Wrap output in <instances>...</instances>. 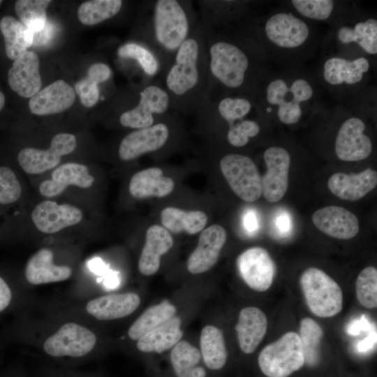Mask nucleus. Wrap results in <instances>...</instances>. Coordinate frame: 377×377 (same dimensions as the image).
<instances>
[{"mask_svg": "<svg viewBox=\"0 0 377 377\" xmlns=\"http://www.w3.org/2000/svg\"><path fill=\"white\" fill-rule=\"evenodd\" d=\"M206 36L207 28L199 20L160 77L169 96L171 110L184 114L195 112L207 98L209 62Z\"/></svg>", "mask_w": 377, "mask_h": 377, "instance_id": "1", "label": "nucleus"}, {"mask_svg": "<svg viewBox=\"0 0 377 377\" xmlns=\"http://www.w3.org/2000/svg\"><path fill=\"white\" fill-rule=\"evenodd\" d=\"M199 20V14L192 1L152 0L145 2L138 24L139 34L135 41L143 44L156 55L161 64V77Z\"/></svg>", "mask_w": 377, "mask_h": 377, "instance_id": "2", "label": "nucleus"}, {"mask_svg": "<svg viewBox=\"0 0 377 377\" xmlns=\"http://www.w3.org/2000/svg\"><path fill=\"white\" fill-rule=\"evenodd\" d=\"M207 28V98L246 96L253 100L256 84L254 50L242 38Z\"/></svg>", "mask_w": 377, "mask_h": 377, "instance_id": "3", "label": "nucleus"}, {"mask_svg": "<svg viewBox=\"0 0 377 377\" xmlns=\"http://www.w3.org/2000/svg\"><path fill=\"white\" fill-rule=\"evenodd\" d=\"M313 96V89L307 80L297 77L291 81L283 78L272 80L266 87L267 103L276 108L281 122L287 125L297 123L302 115V104Z\"/></svg>", "mask_w": 377, "mask_h": 377, "instance_id": "4", "label": "nucleus"}, {"mask_svg": "<svg viewBox=\"0 0 377 377\" xmlns=\"http://www.w3.org/2000/svg\"><path fill=\"white\" fill-rule=\"evenodd\" d=\"M300 284L310 311L321 318L339 313L343 306V294L339 284L323 270L309 267L302 274Z\"/></svg>", "mask_w": 377, "mask_h": 377, "instance_id": "5", "label": "nucleus"}, {"mask_svg": "<svg viewBox=\"0 0 377 377\" xmlns=\"http://www.w3.org/2000/svg\"><path fill=\"white\" fill-rule=\"evenodd\" d=\"M258 365L267 377H288L305 363L299 334L288 332L260 353Z\"/></svg>", "mask_w": 377, "mask_h": 377, "instance_id": "6", "label": "nucleus"}, {"mask_svg": "<svg viewBox=\"0 0 377 377\" xmlns=\"http://www.w3.org/2000/svg\"><path fill=\"white\" fill-rule=\"evenodd\" d=\"M175 118V116L168 113L151 126L128 133L119 145V158L123 161H131L164 148L172 138Z\"/></svg>", "mask_w": 377, "mask_h": 377, "instance_id": "7", "label": "nucleus"}, {"mask_svg": "<svg viewBox=\"0 0 377 377\" xmlns=\"http://www.w3.org/2000/svg\"><path fill=\"white\" fill-rule=\"evenodd\" d=\"M219 166L230 187L240 199L252 202L260 198L261 176L250 157L228 154L221 158Z\"/></svg>", "mask_w": 377, "mask_h": 377, "instance_id": "8", "label": "nucleus"}, {"mask_svg": "<svg viewBox=\"0 0 377 377\" xmlns=\"http://www.w3.org/2000/svg\"><path fill=\"white\" fill-rule=\"evenodd\" d=\"M74 135L61 133L54 135L47 149L24 148L17 154V162L27 174L37 175L55 168L63 156L72 153L76 148Z\"/></svg>", "mask_w": 377, "mask_h": 377, "instance_id": "9", "label": "nucleus"}, {"mask_svg": "<svg viewBox=\"0 0 377 377\" xmlns=\"http://www.w3.org/2000/svg\"><path fill=\"white\" fill-rule=\"evenodd\" d=\"M96 343V337L85 327L75 323L63 325L45 341L44 350L53 357H82L89 353Z\"/></svg>", "mask_w": 377, "mask_h": 377, "instance_id": "10", "label": "nucleus"}, {"mask_svg": "<svg viewBox=\"0 0 377 377\" xmlns=\"http://www.w3.org/2000/svg\"><path fill=\"white\" fill-rule=\"evenodd\" d=\"M239 274L253 290L263 292L272 286L275 274V264L268 251L253 246L240 253L236 260Z\"/></svg>", "mask_w": 377, "mask_h": 377, "instance_id": "11", "label": "nucleus"}, {"mask_svg": "<svg viewBox=\"0 0 377 377\" xmlns=\"http://www.w3.org/2000/svg\"><path fill=\"white\" fill-rule=\"evenodd\" d=\"M264 160L267 170L261 177L262 193L269 202H276L288 190L290 156L286 149L271 147L265 150Z\"/></svg>", "mask_w": 377, "mask_h": 377, "instance_id": "12", "label": "nucleus"}, {"mask_svg": "<svg viewBox=\"0 0 377 377\" xmlns=\"http://www.w3.org/2000/svg\"><path fill=\"white\" fill-rule=\"evenodd\" d=\"M264 33L277 47L295 49L302 46L309 36L308 24L290 13H278L266 20Z\"/></svg>", "mask_w": 377, "mask_h": 377, "instance_id": "13", "label": "nucleus"}, {"mask_svg": "<svg viewBox=\"0 0 377 377\" xmlns=\"http://www.w3.org/2000/svg\"><path fill=\"white\" fill-rule=\"evenodd\" d=\"M365 127L364 121L358 117H350L343 122L334 144L338 158L343 161H358L369 157L372 142L364 133Z\"/></svg>", "mask_w": 377, "mask_h": 377, "instance_id": "14", "label": "nucleus"}, {"mask_svg": "<svg viewBox=\"0 0 377 377\" xmlns=\"http://www.w3.org/2000/svg\"><path fill=\"white\" fill-rule=\"evenodd\" d=\"M82 211L70 204H58L52 200L39 202L31 213L36 228L44 233H55L76 225L82 219Z\"/></svg>", "mask_w": 377, "mask_h": 377, "instance_id": "15", "label": "nucleus"}, {"mask_svg": "<svg viewBox=\"0 0 377 377\" xmlns=\"http://www.w3.org/2000/svg\"><path fill=\"white\" fill-rule=\"evenodd\" d=\"M226 239V231L220 225H212L203 230L197 246L188 258V272L198 274L210 269L216 263Z\"/></svg>", "mask_w": 377, "mask_h": 377, "instance_id": "16", "label": "nucleus"}, {"mask_svg": "<svg viewBox=\"0 0 377 377\" xmlns=\"http://www.w3.org/2000/svg\"><path fill=\"white\" fill-rule=\"evenodd\" d=\"M316 227L325 234L339 239H349L359 232L357 216L339 206L330 205L316 210L312 215Z\"/></svg>", "mask_w": 377, "mask_h": 377, "instance_id": "17", "label": "nucleus"}, {"mask_svg": "<svg viewBox=\"0 0 377 377\" xmlns=\"http://www.w3.org/2000/svg\"><path fill=\"white\" fill-rule=\"evenodd\" d=\"M10 87L24 98H31L42 85L39 58L34 51H27L15 60L8 73Z\"/></svg>", "mask_w": 377, "mask_h": 377, "instance_id": "18", "label": "nucleus"}, {"mask_svg": "<svg viewBox=\"0 0 377 377\" xmlns=\"http://www.w3.org/2000/svg\"><path fill=\"white\" fill-rule=\"evenodd\" d=\"M75 91L62 80L51 83L32 96L29 102L31 112L38 116L62 112L74 103Z\"/></svg>", "mask_w": 377, "mask_h": 377, "instance_id": "19", "label": "nucleus"}, {"mask_svg": "<svg viewBox=\"0 0 377 377\" xmlns=\"http://www.w3.org/2000/svg\"><path fill=\"white\" fill-rule=\"evenodd\" d=\"M377 185V172L370 168L360 173L336 172L328 179L330 191L339 198L347 201L360 200Z\"/></svg>", "mask_w": 377, "mask_h": 377, "instance_id": "20", "label": "nucleus"}, {"mask_svg": "<svg viewBox=\"0 0 377 377\" xmlns=\"http://www.w3.org/2000/svg\"><path fill=\"white\" fill-rule=\"evenodd\" d=\"M94 182V177L85 165L68 163L55 168L51 178L40 183L39 191L45 197L52 198L60 195L68 186L86 188L91 186Z\"/></svg>", "mask_w": 377, "mask_h": 377, "instance_id": "21", "label": "nucleus"}, {"mask_svg": "<svg viewBox=\"0 0 377 377\" xmlns=\"http://www.w3.org/2000/svg\"><path fill=\"white\" fill-rule=\"evenodd\" d=\"M173 246V239L168 230L159 225L151 226L146 232L138 269L141 274L150 276L156 273L160 267L161 257Z\"/></svg>", "mask_w": 377, "mask_h": 377, "instance_id": "22", "label": "nucleus"}, {"mask_svg": "<svg viewBox=\"0 0 377 377\" xmlns=\"http://www.w3.org/2000/svg\"><path fill=\"white\" fill-rule=\"evenodd\" d=\"M140 303V297L133 293L112 294L89 301L86 310L98 320H114L129 316L137 309Z\"/></svg>", "mask_w": 377, "mask_h": 377, "instance_id": "23", "label": "nucleus"}, {"mask_svg": "<svg viewBox=\"0 0 377 377\" xmlns=\"http://www.w3.org/2000/svg\"><path fill=\"white\" fill-rule=\"evenodd\" d=\"M267 329V318L263 311L256 306L241 310L235 326L241 350L246 354L255 351Z\"/></svg>", "mask_w": 377, "mask_h": 377, "instance_id": "24", "label": "nucleus"}, {"mask_svg": "<svg viewBox=\"0 0 377 377\" xmlns=\"http://www.w3.org/2000/svg\"><path fill=\"white\" fill-rule=\"evenodd\" d=\"M54 254L50 249L38 251L28 260L25 267V277L33 285L59 282L68 279L72 269L65 265H57L53 263Z\"/></svg>", "mask_w": 377, "mask_h": 377, "instance_id": "25", "label": "nucleus"}, {"mask_svg": "<svg viewBox=\"0 0 377 377\" xmlns=\"http://www.w3.org/2000/svg\"><path fill=\"white\" fill-rule=\"evenodd\" d=\"M369 68V60L363 57L353 60L333 57L325 61L323 75L325 82L332 86L353 85L362 80Z\"/></svg>", "mask_w": 377, "mask_h": 377, "instance_id": "26", "label": "nucleus"}, {"mask_svg": "<svg viewBox=\"0 0 377 377\" xmlns=\"http://www.w3.org/2000/svg\"><path fill=\"white\" fill-rule=\"evenodd\" d=\"M174 188L173 179L164 176L163 170L158 167L148 168L135 172L128 185L131 195L138 199L165 197Z\"/></svg>", "mask_w": 377, "mask_h": 377, "instance_id": "27", "label": "nucleus"}, {"mask_svg": "<svg viewBox=\"0 0 377 377\" xmlns=\"http://www.w3.org/2000/svg\"><path fill=\"white\" fill-rule=\"evenodd\" d=\"M181 319L173 316L147 333L137 342V348L143 353H161L173 348L182 339Z\"/></svg>", "mask_w": 377, "mask_h": 377, "instance_id": "28", "label": "nucleus"}, {"mask_svg": "<svg viewBox=\"0 0 377 377\" xmlns=\"http://www.w3.org/2000/svg\"><path fill=\"white\" fill-rule=\"evenodd\" d=\"M117 54L121 59L135 62L144 83L155 81L158 76L161 77V68L158 59L143 44L135 40L127 42L118 47Z\"/></svg>", "mask_w": 377, "mask_h": 377, "instance_id": "29", "label": "nucleus"}, {"mask_svg": "<svg viewBox=\"0 0 377 377\" xmlns=\"http://www.w3.org/2000/svg\"><path fill=\"white\" fill-rule=\"evenodd\" d=\"M0 30L3 36L6 55L12 60H15L33 45L34 33L10 15L1 18Z\"/></svg>", "mask_w": 377, "mask_h": 377, "instance_id": "30", "label": "nucleus"}, {"mask_svg": "<svg viewBox=\"0 0 377 377\" xmlns=\"http://www.w3.org/2000/svg\"><path fill=\"white\" fill-rule=\"evenodd\" d=\"M161 219L167 230L173 233L186 232L189 235L202 231L207 223V214L202 211L186 212L175 207L164 208Z\"/></svg>", "mask_w": 377, "mask_h": 377, "instance_id": "31", "label": "nucleus"}, {"mask_svg": "<svg viewBox=\"0 0 377 377\" xmlns=\"http://www.w3.org/2000/svg\"><path fill=\"white\" fill-rule=\"evenodd\" d=\"M200 350L186 341H179L172 349L170 361L177 377H206L201 365Z\"/></svg>", "mask_w": 377, "mask_h": 377, "instance_id": "32", "label": "nucleus"}, {"mask_svg": "<svg viewBox=\"0 0 377 377\" xmlns=\"http://www.w3.org/2000/svg\"><path fill=\"white\" fill-rule=\"evenodd\" d=\"M338 40L342 44L355 43L369 54L377 53V20L369 18L353 26H342L337 33Z\"/></svg>", "mask_w": 377, "mask_h": 377, "instance_id": "33", "label": "nucleus"}, {"mask_svg": "<svg viewBox=\"0 0 377 377\" xmlns=\"http://www.w3.org/2000/svg\"><path fill=\"white\" fill-rule=\"evenodd\" d=\"M200 354L204 364L212 370L223 367L227 360V350L222 331L213 325L203 327L200 334Z\"/></svg>", "mask_w": 377, "mask_h": 377, "instance_id": "34", "label": "nucleus"}, {"mask_svg": "<svg viewBox=\"0 0 377 377\" xmlns=\"http://www.w3.org/2000/svg\"><path fill=\"white\" fill-rule=\"evenodd\" d=\"M177 309L169 301L147 309L131 325L128 335L132 340L138 341L149 332L175 316Z\"/></svg>", "mask_w": 377, "mask_h": 377, "instance_id": "35", "label": "nucleus"}, {"mask_svg": "<svg viewBox=\"0 0 377 377\" xmlns=\"http://www.w3.org/2000/svg\"><path fill=\"white\" fill-rule=\"evenodd\" d=\"M112 71L105 63H95L89 66L87 76L75 84V90L82 104L88 108L95 105L100 97L98 84L109 80Z\"/></svg>", "mask_w": 377, "mask_h": 377, "instance_id": "36", "label": "nucleus"}, {"mask_svg": "<svg viewBox=\"0 0 377 377\" xmlns=\"http://www.w3.org/2000/svg\"><path fill=\"white\" fill-rule=\"evenodd\" d=\"M121 0H91L83 2L77 9L79 20L86 25H95L109 20L121 10Z\"/></svg>", "mask_w": 377, "mask_h": 377, "instance_id": "37", "label": "nucleus"}, {"mask_svg": "<svg viewBox=\"0 0 377 377\" xmlns=\"http://www.w3.org/2000/svg\"><path fill=\"white\" fill-rule=\"evenodd\" d=\"M49 0H18L15 10L20 22L34 34L41 31L46 24V9Z\"/></svg>", "mask_w": 377, "mask_h": 377, "instance_id": "38", "label": "nucleus"}, {"mask_svg": "<svg viewBox=\"0 0 377 377\" xmlns=\"http://www.w3.org/2000/svg\"><path fill=\"white\" fill-rule=\"evenodd\" d=\"M323 332L320 325L310 318H304L300 322V334L304 362L313 365L318 359V346Z\"/></svg>", "mask_w": 377, "mask_h": 377, "instance_id": "39", "label": "nucleus"}, {"mask_svg": "<svg viewBox=\"0 0 377 377\" xmlns=\"http://www.w3.org/2000/svg\"><path fill=\"white\" fill-rule=\"evenodd\" d=\"M356 297L360 304L367 309L377 306V269L372 266L364 268L357 277Z\"/></svg>", "mask_w": 377, "mask_h": 377, "instance_id": "40", "label": "nucleus"}, {"mask_svg": "<svg viewBox=\"0 0 377 377\" xmlns=\"http://www.w3.org/2000/svg\"><path fill=\"white\" fill-rule=\"evenodd\" d=\"M260 129L257 121L244 118L228 126L226 139L232 147H242L259 133Z\"/></svg>", "mask_w": 377, "mask_h": 377, "instance_id": "41", "label": "nucleus"}, {"mask_svg": "<svg viewBox=\"0 0 377 377\" xmlns=\"http://www.w3.org/2000/svg\"><path fill=\"white\" fill-rule=\"evenodd\" d=\"M291 3L301 15L316 20L328 19L335 5L332 0H293Z\"/></svg>", "mask_w": 377, "mask_h": 377, "instance_id": "42", "label": "nucleus"}, {"mask_svg": "<svg viewBox=\"0 0 377 377\" xmlns=\"http://www.w3.org/2000/svg\"><path fill=\"white\" fill-rule=\"evenodd\" d=\"M22 194V186L15 172L8 166H0V205L17 202Z\"/></svg>", "mask_w": 377, "mask_h": 377, "instance_id": "43", "label": "nucleus"}, {"mask_svg": "<svg viewBox=\"0 0 377 377\" xmlns=\"http://www.w3.org/2000/svg\"><path fill=\"white\" fill-rule=\"evenodd\" d=\"M53 27L47 21L44 28L34 34L33 44L40 45L46 43L54 33L52 31Z\"/></svg>", "mask_w": 377, "mask_h": 377, "instance_id": "44", "label": "nucleus"}, {"mask_svg": "<svg viewBox=\"0 0 377 377\" xmlns=\"http://www.w3.org/2000/svg\"><path fill=\"white\" fill-rule=\"evenodd\" d=\"M11 291L6 282L0 276V311L5 309L11 300Z\"/></svg>", "mask_w": 377, "mask_h": 377, "instance_id": "45", "label": "nucleus"}, {"mask_svg": "<svg viewBox=\"0 0 377 377\" xmlns=\"http://www.w3.org/2000/svg\"><path fill=\"white\" fill-rule=\"evenodd\" d=\"M276 226L281 232H288L291 222L290 216L285 212H281L276 218Z\"/></svg>", "mask_w": 377, "mask_h": 377, "instance_id": "46", "label": "nucleus"}, {"mask_svg": "<svg viewBox=\"0 0 377 377\" xmlns=\"http://www.w3.org/2000/svg\"><path fill=\"white\" fill-rule=\"evenodd\" d=\"M244 226L249 232H254L258 228V221L256 213L248 212L244 217Z\"/></svg>", "mask_w": 377, "mask_h": 377, "instance_id": "47", "label": "nucleus"}, {"mask_svg": "<svg viewBox=\"0 0 377 377\" xmlns=\"http://www.w3.org/2000/svg\"><path fill=\"white\" fill-rule=\"evenodd\" d=\"M89 267L91 270L98 274H103L107 269L105 264L98 258L91 260L89 263Z\"/></svg>", "mask_w": 377, "mask_h": 377, "instance_id": "48", "label": "nucleus"}, {"mask_svg": "<svg viewBox=\"0 0 377 377\" xmlns=\"http://www.w3.org/2000/svg\"><path fill=\"white\" fill-rule=\"evenodd\" d=\"M119 284V279L115 272L110 271L105 279V285L109 288H115Z\"/></svg>", "mask_w": 377, "mask_h": 377, "instance_id": "49", "label": "nucleus"}, {"mask_svg": "<svg viewBox=\"0 0 377 377\" xmlns=\"http://www.w3.org/2000/svg\"><path fill=\"white\" fill-rule=\"evenodd\" d=\"M5 104V96L0 91V111L3 109Z\"/></svg>", "mask_w": 377, "mask_h": 377, "instance_id": "50", "label": "nucleus"}, {"mask_svg": "<svg viewBox=\"0 0 377 377\" xmlns=\"http://www.w3.org/2000/svg\"><path fill=\"white\" fill-rule=\"evenodd\" d=\"M1 3V1H0V4Z\"/></svg>", "mask_w": 377, "mask_h": 377, "instance_id": "51", "label": "nucleus"}]
</instances>
